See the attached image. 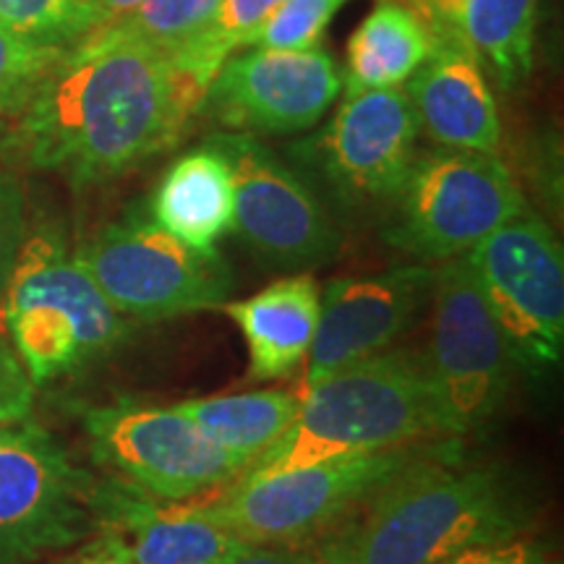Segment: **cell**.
<instances>
[{
	"label": "cell",
	"mask_w": 564,
	"mask_h": 564,
	"mask_svg": "<svg viewBox=\"0 0 564 564\" xmlns=\"http://www.w3.org/2000/svg\"><path fill=\"white\" fill-rule=\"evenodd\" d=\"M225 564H322V554L291 549L288 544H246Z\"/></svg>",
	"instance_id": "f546056e"
},
{
	"label": "cell",
	"mask_w": 564,
	"mask_h": 564,
	"mask_svg": "<svg viewBox=\"0 0 564 564\" xmlns=\"http://www.w3.org/2000/svg\"><path fill=\"white\" fill-rule=\"evenodd\" d=\"M390 241L426 262L465 257L525 209L497 152L442 150L419 154L398 196Z\"/></svg>",
	"instance_id": "5b68a950"
},
{
	"label": "cell",
	"mask_w": 564,
	"mask_h": 564,
	"mask_svg": "<svg viewBox=\"0 0 564 564\" xmlns=\"http://www.w3.org/2000/svg\"><path fill=\"white\" fill-rule=\"evenodd\" d=\"M465 259L514 366L525 373L554 369L564 350V253L544 217L525 207Z\"/></svg>",
	"instance_id": "ba28073f"
},
{
	"label": "cell",
	"mask_w": 564,
	"mask_h": 564,
	"mask_svg": "<svg viewBox=\"0 0 564 564\" xmlns=\"http://www.w3.org/2000/svg\"><path fill=\"white\" fill-rule=\"evenodd\" d=\"M26 238L24 192L17 175L0 167V301H3L6 282L11 278L21 243Z\"/></svg>",
	"instance_id": "4316f807"
},
{
	"label": "cell",
	"mask_w": 564,
	"mask_h": 564,
	"mask_svg": "<svg viewBox=\"0 0 564 564\" xmlns=\"http://www.w3.org/2000/svg\"><path fill=\"white\" fill-rule=\"evenodd\" d=\"M207 91L167 51L97 26L42 79L11 150L74 186L112 181L178 144Z\"/></svg>",
	"instance_id": "6da1fadb"
},
{
	"label": "cell",
	"mask_w": 564,
	"mask_h": 564,
	"mask_svg": "<svg viewBox=\"0 0 564 564\" xmlns=\"http://www.w3.org/2000/svg\"><path fill=\"white\" fill-rule=\"evenodd\" d=\"M188 419L217 442L225 453L243 463V470L270 453L293 426L301 408V392L257 390L215 398H192L178 403ZM241 470V474H243Z\"/></svg>",
	"instance_id": "44dd1931"
},
{
	"label": "cell",
	"mask_w": 564,
	"mask_h": 564,
	"mask_svg": "<svg viewBox=\"0 0 564 564\" xmlns=\"http://www.w3.org/2000/svg\"><path fill=\"white\" fill-rule=\"evenodd\" d=\"M535 0H468L463 40L494 70L505 89L518 87L533 68Z\"/></svg>",
	"instance_id": "7402d4cb"
},
{
	"label": "cell",
	"mask_w": 564,
	"mask_h": 564,
	"mask_svg": "<svg viewBox=\"0 0 564 564\" xmlns=\"http://www.w3.org/2000/svg\"><path fill=\"white\" fill-rule=\"evenodd\" d=\"M97 489L51 434L32 423L0 426V564H30L95 525Z\"/></svg>",
	"instance_id": "8fae6325"
},
{
	"label": "cell",
	"mask_w": 564,
	"mask_h": 564,
	"mask_svg": "<svg viewBox=\"0 0 564 564\" xmlns=\"http://www.w3.org/2000/svg\"><path fill=\"white\" fill-rule=\"evenodd\" d=\"M66 47L42 45L0 26V112H21Z\"/></svg>",
	"instance_id": "484cf974"
},
{
	"label": "cell",
	"mask_w": 564,
	"mask_h": 564,
	"mask_svg": "<svg viewBox=\"0 0 564 564\" xmlns=\"http://www.w3.org/2000/svg\"><path fill=\"white\" fill-rule=\"evenodd\" d=\"M150 217L196 251H215L232 225V181L212 141L181 154L154 188Z\"/></svg>",
	"instance_id": "d6986e66"
},
{
	"label": "cell",
	"mask_w": 564,
	"mask_h": 564,
	"mask_svg": "<svg viewBox=\"0 0 564 564\" xmlns=\"http://www.w3.org/2000/svg\"><path fill=\"white\" fill-rule=\"evenodd\" d=\"M322 564H343V562H335V560H327V556H322Z\"/></svg>",
	"instance_id": "d6a6232c"
},
{
	"label": "cell",
	"mask_w": 564,
	"mask_h": 564,
	"mask_svg": "<svg viewBox=\"0 0 564 564\" xmlns=\"http://www.w3.org/2000/svg\"><path fill=\"white\" fill-rule=\"evenodd\" d=\"M225 154L232 181V225L253 257L303 270L333 259L340 232L312 188L253 133H217L209 139Z\"/></svg>",
	"instance_id": "7c38bea8"
},
{
	"label": "cell",
	"mask_w": 564,
	"mask_h": 564,
	"mask_svg": "<svg viewBox=\"0 0 564 564\" xmlns=\"http://www.w3.org/2000/svg\"><path fill=\"white\" fill-rule=\"evenodd\" d=\"M434 288V267L405 264L364 278L329 280L322 288L316 335L303 390L329 373L384 352L419 319Z\"/></svg>",
	"instance_id": "5bb4252c"
},
{
	"label": "cell",
	"mask_w": 564,
	"mask_h": 564,
	"mask_svg": "<svg viewBox=\"0 0 564 564\" xmlns=\"http://www.w3.org/2000/svg\"><path fill=\"white\" fill-rule=\"evenodd\" d=\"M411 457L408 447H392L241 478L236 489L199 505V510L249 544H293L382 489Z\"/></svg>",
	"instance_id": "9c48e42d"
},
{
	"label": "cell",
	"mask_w": 564,
	"mask_h": 564,
	"mask_svg": "<svg viewBox=\"0 0 564 564\" xmlns=\"http://www.w3.org/2000/svg\"><path fill=\"white\" fill-rule=\"evenodd\" d=\"M369 499L361 525L322 556L343 564H436L523 531V512L497 470L453 457H411Z\"/></svg>",
	"instance_id": "7a4b0ae2"
},
{
	"label": "cell",
	"mask_w": 564,
	"mask_h": 564,
	"mask_svg": "<svg viewBox=\"0 0 564 564\" xmlns=\"http://www.w3.org/2000/svg\"><path fill=\"white\" fill-rule=\"evenodd\" d=\"M442 434H470L494 419L518 369L468 259L434 270L432 340L423 358Z\"/></svg>",
	"instance_id": "8992f818"
},
{
	"label": "cell",
	"mask_w": 564,
	"mask_h": 564,
	"mask_svg": "<svg viewBox=\"0 0 564 564\" xmlns=\"http://www.w3.org/2000/svg\"><path fill=\"white\" fill-rule=\"evenodd\" d=\"M442 434L426 366L408 350L377 352L301 392L293 426L241 478L405 447Z\"/></svg>",
	"instance_id": "3957f363"
},
{
	"label": "cell",
	"mask_w": 564,
	"mask_h": 564,
	"mask_svg": "<svg viewBox=\"0 0 564 564\" xmlns=\"http://www.w3.org/2000/svg\"><path fill=\"white\" fill-rule=\"evenodd\" d=\"M340 91L343 76L327 51L249 47L223 63L204 108L232 131L295 133L319 123Z\"/></svg>",
	"instance_id": "4fadbf2b"
},
{
	"label": "cell",
	"mask_w": 564,
	"mask_h": 564,
	"mask_svg": "<svg viewBox=\"0 0 564 564\" xmlns=\"http://www.w3.org/2000/svg\"><path fill=\"white\" fill-rule=\"evenodd\" d=\"M0 303L32 384L82 369L126 335L123 316L51 228L24 238Z\"/></svg>",
	"instance_id": "277c9868"
},
{
	"label": "cell",
	"mask_w": 564,
	"mask_h": 564,
	"mask_svg": "<svg viewBox=\"0 0 564 564\" xmlns=\"http://www.w3.org/2000/svg\"><path fill=\"white\" fill-rule=\"evenodd\" d=\"M223 312L236 322L249 348V377H288L312 350L319 324L322 288L312 274L282 278L243 301H225Z\"/></svg>",
	"instance_id": "ac0fdd59"
},
{
	"label": "cell",
	"mask_w": 564,
	"mask_h": 564,
	"mask_svg": "<svg viewBox=\"0 0 564 564\" xmlns=\"http://www.w3.org/2000/svg\"><path fill=\"white\" fill-rule=\"evenodd\" d=\"M419 118L405 89H366L345 95L335 118L316 139L322 171L350 202L394 199L411 173Z\"/></svg>",
	"instance_id": "9a60e30c"
},
{
	"label": "cell",
	"mask_w": 564,
	"mask_h": 564,
	"mask_svg": "<svg viewBox=\"0 0 564 564\" xmlns=\"http://www.w3.org/2000/svg\"><path fill=\"white\" fill-rule=\"evenodd\" d=\"M408 97L426 131L449 150L497 152L502 141L497 100L481 61L463 40L436 42L434 53L408 79Z\"/></svg>",
	"instance_id": "2e32d148"
},
{
	"label": "cell",
	"mask_w": 564,
	"mask_h": 564,
	"mask_svg": "<svg viewBox=\"0 0 564 564\" xmlns=\"http://www.w3.org/2000/svg\"><path fill=\"white\" fill-rule=\"evenodd\" d=\"M436 564H552L546 546L531 535H512L505 541L463 549Z\"/></svg>",
	"instance_id": "f1b7e54d"
},
{
	"label": "cell",
	"mask_w": 564,
	"mask_h": 564,
	"mask_svg": "<svg viewBox=\"0 0 564 564\" xmlns=\"http://www.w3.org/2000/svg\"><path fill=\"white\" fill-rule=\"evenodd\" d=\"M34 384L13 345L0 337V426L30 421Z\"/></svg>",
	"instance_id": "83f0119b"
},
{
	"label": "cell",
	"mask_w": 564,
	"mask_h": 564,
	"mask_svg": "<svg viewBox=\"0 0 564 564\" xmlns=\"http://www.w3.org/2000/svg\"><path fill=\"white\" fill-rule=\"evenodd\" d=\"M68 564H131L129 556H126L121 541L112 533H105L95 546H89L82 556H76L74 562Z\"/></svg>",
	"instance_id": "4dcf8cb0"
},
{
	"label": "cell",
	"mask_w": 564,
	"mask_h": 564,
	"mask_svg": "<svg viewBox=\"0 0 564 564\" xmlns=\"http://www.w3.org/2000/svg\"><path fill=\"white\" fill-rule=\"evenodd\" d=\"M84 3L89 6L91 17H95V24L105 26V24H110V21L121 19L123 13L137 9V6L144 3V0H84Z\"/></svg>",
	"instance_id": "1f68e13d"
},
{
	"label": "cell",
	"mask_w": 564,
	"mask_h": 564,
	"mask_svg": "<svg viewBox=\"0 0 564 564\" xmlns=\"http://www.w3.org/2000/svg\"><path fill=\"white\" fill-rule=\"evenodd\" d=\"M91 455L126 486L165 502H183L238 478L243 463L225 453L178 405L131 400L91 408L84 415Z\"/></svg>",
	"instance_id": "30bf717a"
},
{
	"label": "cell",
	"mask_w": 564,
	"mask_h": 564,
	"mask_svg": "<svg viewBox=\"0 0 564 564\" xmlns=\"http://www.w3.org/2000/svg\"><path fill=\"white\" fill-rule=\"evenodd\" d=\"M95 510L131 564H225L249 544L199 507H158L141 491H97Z\"/></svg>",
	"instance_id": "e0dca14e"
},
{
	"label": "cell",
	"mask_w": 564,
	"mask_h": 564,
	"mask_svg": "<svg viewBox=\"0 0 564 564\" xmlns=\"http://www.w3.org/2000/svg\"><path fill=\"white\" fill-rule=\"evenodd\" d=\"M220 0H144L121 19L105 24L118 37L173 51L209 24Z\"/></svg>",
	"instance_id": "603a6c76"
},
{
	"label": "cell",
	"mask_w": 564,
	"mask_h": 564,
	"mask_svg": "<svg viewBox=\"0 0 564 564\" xmlns=\"http://www.w3.org/2000/svg\"><path fill=\"white\" fill-rule=\"evenodd\" d=\"M0 26L42 45L70 47L97 24L84 0H0Z\"/></svg>",
	"instance_id": "cb8c5ba5"
},
{
	"label": "cell",
	"mask_w": 564,
	"mask_h": 564,
	"mask_svg": "<svg viewBox=\"0 0 564 564\" xmlns=\"http://www.w3.org/2000/svg\"><path fill=\"white\" fill-rule=\"evenodd\" d=\"M76 259L121 316L154 322L217 312L232 280L217 251H196L152 217L131 215L79 246Z\"/></svg>",
	"instance_id": "52a82bcc"
},
{
	"label": "cell",
	"mask_w": 564,
	"mask_h": 564,
	"mask_svg": "<svg viewBox=\"0 0 564 564\" xmlns=\"http://www.w3.org/2000/svg\"><path fill=\"white\" fill-rule=\"evenodd\" d=\"M436 40L421 17L398 0H382L350 34L345 95L400 87L434 53Z\"/></svg>",
	"instance_id": "ffe728a7"
},
{
	"label": "cell",
	"mask_w": 564,
	"mask_h": 564,
	"mask_svg": "<svg viewBox=\"0 0 564 564\" xmlns=\"http://www.w3.org/2000/svg\"><path fill=\"white\" fill-rule=\"evenodd\" d=\"M345 3L348 0H285L238 47L312 51Z\"/></svg>",
	"instance_id": "d4e9b609"
}]
</instances>
